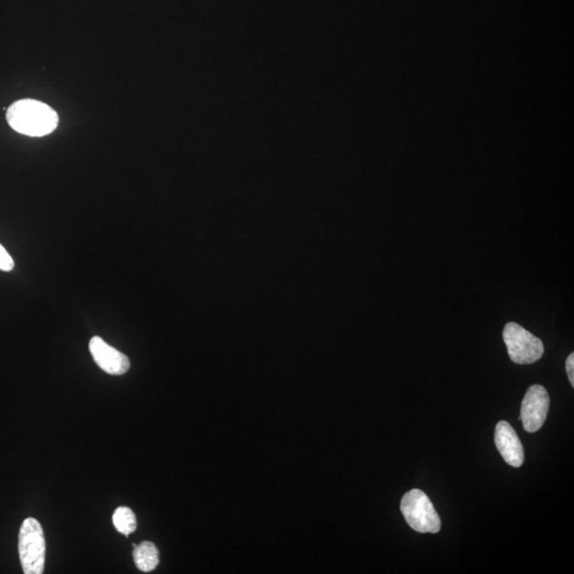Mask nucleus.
I'll use <instances>...</instances> for the list:
<instances>
[{
    "label": "nucleus",
    "instance_id": "1",
    "mask_svg": "<svg viewBox=\"0 0 574 574\" xmlns=\"http://www.w3.org/2000/svg\"><path fill=\"white\" fill-rule=\"evenodd\" d=\"M7 121L16 133L39 137L51 134L57 129L59 116L45 104L34 99H22L8 109Z\"/></svg>",
    "mask_w": 574,
    "mask_h": 574
},
{
    "label": "nucleus",
    "instance_id": "2",
    "mask_svg": "<svg viewBox=\"0 0 574 574\" xmlns=\"http://www.w3.org/2000/svg\"><path fill=\"white\" fill-rule=\"evenodd\" d=\"M18 552L25 574H42L45 568L46 541L41 523L27 518L18 535Z\"/></svg>",
    "mask_w": 574,
    "mask_h": 574
},
{
    "label": "nucleus",
    "instance_id": "3",
    "mask_svg": "<svg viewBox=\"0 0 574 574\" xmlns=\"http://www.w3.org/2000/svg\"><path fill=\"white\" fill-rule=\"evenodd\" d=\"M401 513L416 532L436 534L440 531V517L429 497L421 490H411L403 496Z\"/></svg>",
    "mask_w": 574,
    "mask_h": 574
},
{
    "label": "nucleus",
    "instance_id": "4",
    "mask_svg": "<svg viewBox=\"0 0 574 574\" xmlns=\"http://www.w3.org/2000/svg\"><path fill=\"white\" fill-rule=\"evenodd\" d=\"M503 340L510 359L516 364H533L544 355L545 347L542 341L516 322H509L505 326Z\"/></svg>",
    "mask_w": 574,
    "mask_h": 574
},
{
    "label": "nucleus",
    "instance_id": "5",
    "mask_svg": "<svg viewBox=\"0 0 574 574\" xmlns=\"http://www.w3.org/2000/svg\"><path fill=\"white\" fill-rule=\"evenodd\" d=\"M550 409V397L544 386L532 385L523 398L520 421L528 433H535L544 426Z\"/></svg>",
    "mask_w": 574,
    "mask_h": 574
},
{
    "label": "nucleus",
    "instance_id": "6",
    "mask_svg": "<svg viewBox=\"0 0 574 574\" xmlns=\"http://www.w3.org/2000/svg\"><path fill=\"white\" fill-rule=\"evenodd\" d=\"M89 347L94 361L104 372L122 376L130 370V361L126 355L107 344L99 336H94Z\"/></svg>",
    "mask_w": 574,
    "mask_h": 574
},
{
    "label": "nucleus",
    "instance_id": "7",
    "mask_svg": "<svg viewBox=\"0 0 574 574\" xmlns=\"http://www.w3.org/2000/svg\"><path fill=\"white\" fill-rule=\"evenodd\" d=\"M495 444L505 461L511 467L520 468L524 461V449L516 430L508 421L498 422Z\"/></svg>",
    "mask_w": 574,
    "mask_h": 574
},
{
    "label": "nucleus",
    "instance_id": "8",
    "mask_svg": "<svg viewBox=\"0 0 574 574\" xmlns=\"http://www.w3.org/2000/svg\"><path fill=\"white\" fill-rule=\"evenodd\" d=\"M134 559L137 569L151 572L159 565V550L151 541H143L134 550Z\"/></svg>",
    "mask_w": 574,
    "mask_h": 574
},
{
    "label": "nucleus",
    "instance_id": "9",
    "mask_svg": "<svg viewBox=\"0 0 574 574\" xmlns=\"http://www.w3.org/2000/svg\"><path fill=\"white\" fill-rule=\"evenodd\" d=\"M114 524L121 534H133L136 529V517L133 510L127 507L118 508L114 515Z\"/></svg>",
    "mask_w": 574,
    "mask_h": 574
},
{
    "label": "nucleus",
    "instance_id": "10",
    "mask_svg": "<svg viewBox=\"0 0 574 574\" xmlns=\"http://www.w3.org/2000/svg\"><path fill=\"white\" fill-rule=\"evenodd\" d=\"M15 268V261L3 245H0V271L11 272Z\"/></svg>",
    "mask_w": 574,
    "mask_h": 574
},
{
    "label": "nucleus",
    "instance_id": "11",
    "mask_svg": "<svg viewBox=\"0 0 574 574\" xmlns=\"http://www.w3.org/2000/svg\"><path fill=\"white\" fill-rule=\"evenodd\" d=\"M566 371L572 388H574V353H571L566 361Z\"/></svg>",
    "mask_w": 574,
    "mask_h": 574
}]
</instances>
